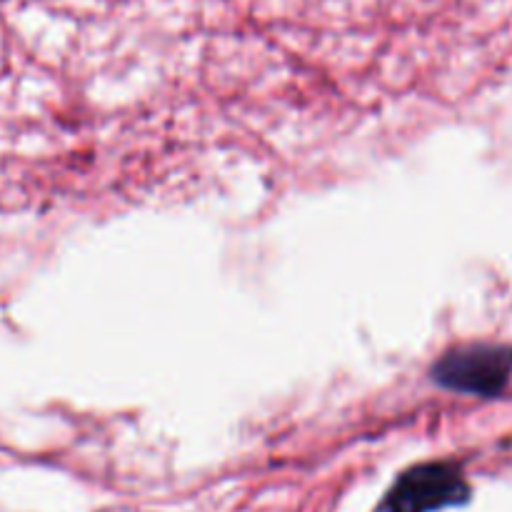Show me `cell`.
<instances>
[{
  "mask_svg": "<svg viewBox=\"0 0 512 512\" xmlns=\"http://www.w3.org/2000/svg\"><path fill=\"white\" fill-rule=\"evenodd\" d=\"M470 498V485L455 460H428L398 475L380 512H438Z\"/></svg>",
  "mask_w": 512,
  "mask_h": 512,
  "instance_id": "obj_2",
  "label": "cell"
},
{
  "mask_svg": "<svg viewBox=\"0 0 512 512\" xmlns=\"http://www.w3.org/2000/svg\"><path fill=\"white\" fill-rule=\"evenodd\" d=\"M430 378L450 393L495 398L512 380V348L500 343L458 345L435 360Z\"/></svg>",
  "mask_w": 512,
  "mask_h": 512,
  "instance_id": "obj_1",
  "label": "cell"
}]
</instances>
